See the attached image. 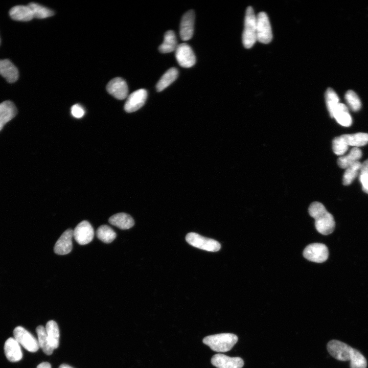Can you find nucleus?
Segmentation results:
<instances>
[{
    "label": "nucleus",
    "mask_w": 368,
    "mask_h": 368,
    "mask_svg": "<svg viewBox=\"0 0 368 368\" xmlns=\"http://www.w3.org/2000/svg\"><path fill=\"white\" fill-rule=\"evenodd\" d=\"M308 212L311 217L315 219V226L318 232L328 235L334 231L335 226L334 217L321 203L312 202L308 208Z\"/></svg>",
    "instance_id": "nucleus-1"
},
{
    "label": "nucleus",
    "mask_w": 368,
    "mask_h": 368,
    "mask_svg": "<svg viewBox=\"0 0 368 368\" xmlns=\"http://www.w3.org/2000/svg\"><path fill=\"white\" fill-rule=\"evenodd\" d=\"M238 341V337L232 333H221L204 337L203 342L214 351L226 352L231 350Z\"/></svg>",
    "instance_id": "nucleus-2"
},
{
    "label": "nucleus",
    "mask_w": 368,
    "mask_h": 368,
    "mask_svg": "<svg viewBox=\"0 0 368 368\" xmlns=\"http://www.w3.org/2000/svg\"><path fill=\"white\" fill-rule=\"evenodd\" d=\"M257 41L256 16L250 6L246 9L244 26L242 34V42L245 48H251Z\"/></svg>",
    "instance_id": "nucleus-3"
},
{
    "label": "nucleus",
    "mask_w": 368,
    "mask_h": 368,
    "mask_svg": "<svg viewBox=\"0 0 368 368\" xmlns=\"http://www.w3.org/2000/svg\"><path fill=\"white\" fill-rule=\"evenodd\" d=\"M186 240L191 245L208 251L216 252L221 248V245L217 241L193 232L187 235Z\"/></svg>",
    "instance_id": "nucleus-4"
},
{
    "label": "nucleus",
    "mask_w": 368,
    "mask_h": 368,
    "mask_svg": "<svg viewBox=\"0 0 368 368\" xmlns=\"http://www.w3.org/2000/svg\"><path fill=\"white\" fill-rule=\"evenodd\" d=\"M257 40L263 43H269L272 38V30L267 14L260 12L256 16Z\"/></svg>",
    "instance_id": "nucleus-5"
},
{
    "label": "nucleus",
    "mask_w": 368,
    "mask_h": 368,
    "mask_svg": "<svg viewBox=\"0 0 368 368\" xmlns=\"http://www.w3.org/2000/svg\"><path fill=\"white\" fill-rule=\"evenodd\" d=\"M304 257L309 261L323 263L329 257V251L327 246L323 243H314L308 245L303 251Z\"/></svg>",
    "instance_id": "nucleus-6"
},
{
    "label": "nucleus",
    "mask_w": 368,
    "mask_h": 368,
    "mask_svg": "<svg viewBox=\"0 0 368 368\" xmlns=\"http://www.w3.org/2000/svg\"><path fill=\"white\" fill-rule=\"evenodd\" d=\"M14 338L25 349L31 352H35L39 348L37 339L28 331L21 326L13 330Z\"/></svg>",
    "instance_id": "nucleus-7"
},
{
    "label": "nucleus",
    "mask_w": 368,
    "mask_h": 368,
    "mask_svg": "<svg viewBox=\"0 0 368 368\" xmlns=\"http://www.w3.org/2000/svg\"><path fill=\"white\" fill-rule=\"evenodd\" d=\"M353 348L337 340H330L327 344L330 354L337 360L346 361L350 360Z\"/></svg>",
    "instance_id": "nucleus-8"
},
{
    "label": "nucleus",
    "mask_w": 368,
    "mask_h": 368,
    "mask_svg": "<svg viewBox=\"0 0 368 368\" xmlns=\"http://www.w3.org/2000/svg\"><path fill=\"white\" fill-rule=\"evenodd\" d=\"M175 57L178 64L183 67H191L196 62V57L192 48L186 43L177 45L175 50Z\"/></svg>",
    "instance_id": "nucleus-9"
},
{
    "label": "nucleus",
    "mask_w": 368,
    "mask_h": 368,
    "mask_svg": "<svg viewBox=\"0 0 368 368\" xmlns=\"http://www.w3.org/2000/svg\"><path fill=\"white\" fill-rule=\"evenodd\" d=\"M94 236L93 227L86 220L80 222L73 230V237L80 245H85L90 243Z\"/></svg>",
    "instance_id": "nucleus-10"
},
{
    "label": "nucleus",
    "mask_w": 368,
    "mask_h": 368,
    "mask_svg": "<svg viewBox=\"0 0 368 368\" xmlns=\"http://www.w3.org/2000/svg\"><path fill=\"white\" fill-rule=\"evenodd\" d=\"M147 98L146 89H139L134 91L128 97L124 105L125 110L128 113L137 110L144 105Z\"/></svg>",
    "instance_id": "nucleus-11"
},
{
    "label": "nucleus",
    "mask_w": 368,
    "mask_h": 368,
    "mask_svg": "<svg viewBox=\"0 0 368 368\" xmlns=\"http://www.w3.org/2000/svg\"><path fill=\"white\" fill-rule=\"evenodd\" d=\"M211 363L217 368H242L244 365L241 358L231 357L221 354L214 355L211 359Z\"/></svg>",
    "instance_id": "nucleus-12"
},
{
    "label": "nucleus",
    "mask_w": 368,
    "mask_h": 368,
    "mask_svg": "<svg viewBox=\"0 0 368 368\" xmlns=\"http://www.w3.org/2000/svg\"><path fill=\"white\" fill-rule=\"evenodd\" d=\"M195 21V13L193 10L186 12L182 16L180 24L179 34L183 41L190 40L193 36Z\"/></svg>",
    "instance_id": "nucleus-13"
},
{
    "label": "nucleus",
    "mask_w": 368,
    "mask_h": 368,
    "mask_svg": "<svg viewBox=\"0 0 368 368\" xmlns=\"http://www.w3.org/2000/svg\"><path fill=\"white\" fill-rule=\"evenodd\" d=\"M106 89L109 94L119 100L125 99L128 93L127 84L121 77L111 80L107 85Z\"/></svg>",
    "instance_id": "nucleus-14"
},
{
    "label": "nucleus",
    "mask_w": 368,
    "mask_h": 368,
    "mask_svg": "<svg viewBox=\"0 0 368 368\" xmlns=\"http://www.w3.org/2000/svg\"><path fill=\"white\" fill-rule=\"evenodd\" d=\"M73 229L68 228L64 232L55 244L54 252L59 255H64L70 253L73 247Z\"/></svg>",
    "instance_id": "nucleus-15"
},
{
    "label": "nucleus",
    "mask_w": 368,
    "mask_h": 368,
    "mask_svg": "<svg viewBox=\"0 0 368 368\" xmlns=\"http://www.w3.org/2000/svg\"><path fill=\"white\" fill-rule=\"evenodd\" d=\"M4 352L7 359L11 362H17L22 357L20 344L14 338L10 337L6 341Z\"/></svg>",
    "instance_id": "nucleus-16"
},
{
    "label": "nucleus",
    "mask_w": 368,
    "mask_h": 368,
    "mask_svg": "<svg viewBox=\"0 0 368 368\" xmlns=\"http://www.w3.org/2000/svg\"><path fill=\"white\" fill-rule=\"evenodd\" d=\"M16 114L17 108L12 102L7 100L0 103V131Z\"/></svg>",
    "instance_id": "nucleus-17"
},
{
    "label": "nucleus",
    "mask_w": 368,
    "mask_h": 368,
    "mask_svg": "<svg viewBox=\"0 0 368 368\" xmlns=\"http://www.w3.org/2000/svg\"><path fill=\"white\" fill-rule=\"evenodd\" d=\"M0 75L7 82H15L18 78V71L16 67L8 59L0 60Z\"/></svg>",
    "instance_id": "nucleus-18"
},
{
    "label": "nucleus",
    "mask_w": 368,
    "mask_h": 368,
    "mask_svg": "<svg viewBox=\"0 0 368 368\" xmlns=\"http://www.w3.org/2000/svg\"><path fill=\"white\" fill-rule=\"evenodd\" d=\"M332 118H334L338 124L344 127H349L352 124V119L348 107L341 103H339L336 107Z\"/></svg>",
    "instance_id": "nucleus-19"
},
{
    "label": "nucleus",
    "mask_w": 368,
    "mask_h": 368,
    "mask_svg": "<svg viewBox=\"0 0 368 368\" xmlns=\"http://www.w3.org/2000/svg\"><path fill=\"white\" fill-rule=\"evenodd\" d=\"M9 15L12 19L17 21H28L34 18L28 5H17L11 8Z\"/></svg>",
    "instance_id": "nucleus-20"
},
{
    "label": "nucleus",
    "mask_w": 368,
    "mask_h": 368,
    "mask_svg": "<svg viewBox=\"0 0 368 368\" xmlns=\"http://www.w3.org/2000/svg\"><path fill=\"white\" fill-rule=\"evenodd\" d=\"M109 223L121 229H127L134 224L132 217L125 213H119L111 216L108 220Z\"/></svg>",
    "instance_id": "nucleus-21"
},
{
    "label": "nucleus",
    "mask_w": 368,
    "mask_h": 368,
    "mask_svg": "<svg viewBox=\"0 0 368 368\" xmlns=\"http://www.w3.org/2000/svg\"><path fill=\"white\" fill-rule=\"evenodd\" d=\"M362 156L361 150L357 147H353L346 155L340 156L337 160V164L339 167L346 169L351 165L359 162Z\"/></svg>",
    "instance_id": "nucleus-22"
},
{
    "label": "nucleus",
    "mask_w": 368,
    "mask_h": 368,
    "mask_svg": "<svg viewBox=\"0 0 368 368\" xmlns=\"http://www.w3.org/2000/svg\"><path fill=\"white\" fill-rule=\"evenodd\" d=\"M45 330L51 347L54 350L59 344V329L54 320H49L45 326Z\"/></svg>",
    "instance_id": "nucleus-23"
},
{
    "label": "nucleus",
    "mask_w": 368,
    "mask_h": 368,
    "mask_svg": "<svg viewBox=\"0 0 368 368\" xmlns=\"http://www.w3.org/2000/svg\"><path fill=\"white\" fill-rule=\"evenodd\" d=\"M177 45L175 33L172 30H169L165 33L164 41L159 46L158 50L162 53H168L175 51Z\"/></svg>",
    "instance_id": "nucleus-24"
},
{
    "label": "nucleus",
    "mask_w": 368,
    "mask_h": 368,
    "mask_svg": "<svg viewBox=\"0 0 368 368\" xmlns=\"http://www.w3.org/2000/svg\"><path fill=\"white\" fill-rule=\"evenodd\" d=\"M178 72L177 68L171 67L161 77L156 85L157 91H161L169 86L177 78Z\"/></svg>",
    "instance_id": "nucleus-25"
},
{
    "label": "nucleus",
    "mask_w": 368,
    "mask_h": 368,
    "mask_svg": "<svg viewBox=\"0 0 368 368\" xmlns=\"http://www.w3.org/2000/svg\"><path fill=\"white\" fill-rule=\"evenodd\" d=\"M341 135L349 146L358 148L368 143V133H366L358 132Z\"/></svg>",
    "instance_id": "nucleus-26"
},
{
    "label": "nucleus",
    "mask_w": 368,
    "mask_h": 368,
    "mask_svg": "<svg viewBox=\"0 0 368 368\" xmlns=\"http://www.w3.org/2000/svg\"><path fill=\"white\" fill-rule=\"evenodd\" d=\"M38 336V343L39 348L48 355H51L54 349L51 347L46 332L45 328L42 326H39L36 329Z\"/></svg>",
    "instance_id": "nucleus-27"
},
{
    "label": "nucleus",
    "mask_w": 368,
    "mask_h": 368,
    "mask_svg": "<svg viewBox=\"0 0 368 368\" xmlns=\"http://www.w3.org/2000/svg\"><path fill=\"white\" fill-rule=\"evenodd\" d=\"M97 238L105 243H110L116 237V232L110 226L107 225L100 226L97 230Z\"/></svg>",
    "instance_id": "nucleus-28"
},
{
    "label": "nucleus",
    "mask_w": 368,
    "mask_h": 368,
    "mask_svg": "<svg viewBox=\"0 0 368 368\" xmlns=\"http://www.w3.org/2000/svg\"><path fill=\"white\" fill-rule=\"evenodd\" d=\"M28 5L32 11L34 18L42 19L54 14L53 11L37 3H30Z\"/></svg>",
    "instance_id": "nucleus-29"
},
{
    "label": "nucleus",
    "mask_w": 368,
    "mask_h": 368,
    "mask_svg": "<svg viewBox=\"0 0 368 368\" xmlns=\"http://www.w3.org/2000/svg\"><path fill=\"white\" fill-rule=\"evenodd\" d=\"M361 163L359 161L346 169L343 175V184L346 186L350 185L357 176L359 171H360Z\"/></svg>",
    "instance_id": "nucleus-30"
},
{
    "label": "nucleus",
    "mask_w": 368,
    "mask_h": 368,
    "mask_svg": "<svg viewBox=\"0 0 368 368\" xmlns=\"http://www.w3.org/2000/svg\"><path fill=\"white\" fill-rule=\"evenodd\" d=\"M325 99L327 109L332 118L334 111L339 103V98L332 88H328L325 93Z\"/></svg>",
    "instance_id": "nucleus-31"
},
{
    "label": "nucleus",
    "mask_w": 368,
    "mask_h": 368,
    "mask_svg": "<svg viewBox=\"0 0 368 368\" xmlns=\"http://www.w3.org/2000/svg\"><path fill=\"white\" fill-rule=\"evenodd\" d=\"M351 368H366L367 362L364 356L357 350L352 349L350 358Z\"/></svg>",
    "instance_id": "nucleus-32"
},
{
    "label": "nucleus",
    "mask_w": 368,
    "mask_h": 368,
    "mask_svg": "<svg viewBox=\"0 0 368 368\" xmlns=\"http://www.w3.org/2000/svg\"><path fill=\"white\" fill-rule=\"evenodd\" d=\"M346 102L351 110L358 111L361 106V101L357 95L353 90H348L345 95Z\"/></svg>",
    "instance_id": "nucleus-33"
},
{
    "label": "nucleus",
    "mask_w": 368,
    "mask_h": 368,
    "mask_svg": "<svg viewBox=\"0 0 368 368\" xmlns=\"http://www.w3.org/2000/svg\"><path fill=\"white\" fill-rule=\"evenodd\" d=\"M349 146L340 135L334 138L332 141V149L335 154L342 156L347 151Z\"/></svg>",
    "instance_id": "nucleus-34"
},
{
    "label": "nucleus",
    "mask_w": 368,
    "mask_h": 368,
    "mask_svg": "<svg viewBox=\"0 0 368 368\" xmlns=\"http://www.w3.org/2000/svg\"><path fill=\"white\" fill-rule=\"evenodd\" d=\"M71 113L74 117L81 118L84 116L85 111L81 105L76 104L72 106L71 108Z\"/></svg>",
    "instance_id": "nucleus-35"
},
{
    "label": "nucleus",
    "mask_w": 368,
    "mask_h": 368,
    "mask_svg": "<svg viewBox=\"0 0 368 368\" xmlns=\"http://www.w3.org/2000/svg\"><path fill=\"white\" fill-rule=\"evenodd\" d=\"M359 179L363 191L368 194V173H361Z\"/></svg>",
    "instance_id": "nucleus-36"
},
{
    "label": "nucleus",
    "mask_w": 368,
    "mask_h": 368,
    "mask_svg": "<svg viewBox=\"0 0 368 368\" xmlns=\"http://www.w3.org/2000/svg\"><path fill=\"white\" fill-rule=\"evenodd\" d=\"M360 173H368V159L361 164Z\"/></svg>",
    "instance_id": "nucleus-37"
},
{
    "label": "nucleus",
    "mask_w": 368,
    "mask_h": 368,
    "mask_svg": "<svg viewBox=\"0 0 368 368\" xmlns=\"http://www.w3.org/2000/svg\"><path fill=\"white\" fill-rule=\"evenodd\" d=\"M36 368H51V365L49 362H43L38 364Z\"/></svg>",
    "instance_id": "nucleus-38"
},
{
    "label": "nucleus",
    "mask_w": 368,
    "mask_h": 368,
    "mask_svg": "<svg viewBox=\"0 0 368 368\" xmlns=\"http://www.w3.org/2000/svg\"><path fill=\"white\" fill-rule=\"evenodd\" d=\"M59 368H73V367H72V366H71L67 364H62L59 366Z\"/></svg>",
    "instance_id": "nucleus-39"
},
{
    "label": "nucleus",
    "mask_w": 368,
    "mask_h": 368,
    "mask_svg": "<svg viewBox=\"0 0 368 368\" xmlns=\"http://www.w3.org/2000/svg\"><path fill=\"white\" fill-rule=\"evenodd\" d=\"M0 43H1V39H0Z\"/></svg>",
    "instance_id": "nucleus-40"
}]
</instances>
